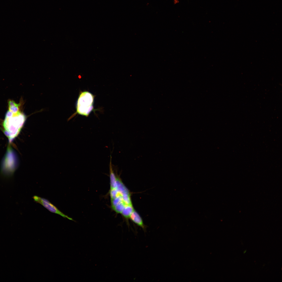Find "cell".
<instances>
[{
  "instance_id": "obj_1",
  "label": "cell",
  "mask_w": 282,
  "mask_h": 282,
  "mask_svg": "<svg viewBox=\"0 0 282 282\" xmlns=\"http://www.w3.org/2000/svg\"><path fill=\"white\" fill-rule=\"evenodd\" d=\"M26 119L25 115L19 111L13 114L9 117H5L3 123L4 133L10 142L18 135Z\"/></svg>"
},
{
  "instance_id": "obj_2",
  "label": "cell",
  "mask_w": 282,
  "mask_h": 282,
  "mask_svg": "<svg viewBox=\"0 0 282 282\" xmlns=\"http://www.w3.org/2000/svg\"><path fill=\"white\" fill-rule=\"evenodd\" d=\"M94 97L93 94L88 91L81 92L77 102V113L87 117L91 111L94 110Z\"/></svg>"
},
{
  "instance_id": "obj_3",
  "label": "cell",
  "mask_w": 282,
  "mask_h": 282,
  "mask_svg": "<svg viewBox=\"0 0 282 282\" xmlns=\"http://www.w3.org/2000/svg\"><path fill=\"white\" fill-rule=\"evenodd\" d=\"M33 198L35 202L42 205L50 212L58 214L64 218L73 220L71 218L62 212L48 199L36 195L33 197Z\"/></svg>"
},
{
  "instance_id": "obj_4",
  "label": "cell",
  "mask_w": 282,
  "mask_h": 282,
  "mask_svg": "<svg viewBox=\"0 0 282 282\" xmlns=\"http://www.w3.org/2000/svg\"><path fill=\"white\" fill-rule=\"evenodd\" d=\"M130 218L134 223L142 228L145 232V231L146 227L142 220L136 211L134 210L131 215Z\"/></svg>"
},
{
  "instance_id": "obj_5",
  "label": "cell",
  "mask_w": 282,
  "mask_h": 282,
  "mask_svg": "<svg viewBox=\"0 0 282 282\" xmlns=\"http://www.w3.org/2000/svg\"><path fill=\"white\" fill-rule=\"evenodd\" d=\"M8 103L9 110L13 114H16L19 111V104L16 103L14 101L11 100L8 101Z\"/></svg>"
},
{
  "instance_id": "obj_6",
  "label": "cell",
  "mask_w": 282,
  "mask_h": 282,
  "mask_svg": "<svg viewBox=\"0 0 282 282\" xmlns=\"http://www.w3.org/2000/svg\"><path fill=\"white\" fill-rule=\"evenodd\" d=\"M134 210L132 205H127L124 208L121 214L125 218L128 219L130 218L131 215Z\"/></svg>"
},
{
  "instance_id": "obj_7",
  "label": "cell",
  "mask_w": 282,
  "mask_h": 282,
  "mask_svg": "<svg viewBox=\"0 0 282 282\" xmlns=\"http://www.w3.org/2000/svg\"><path fill=\"white\" fill-rule=\"evenodd\" d=\"M246 250H245V251H244V252H243V253H244H244H245L246 252Z\"/></svg>"
}]
</instances>
